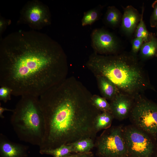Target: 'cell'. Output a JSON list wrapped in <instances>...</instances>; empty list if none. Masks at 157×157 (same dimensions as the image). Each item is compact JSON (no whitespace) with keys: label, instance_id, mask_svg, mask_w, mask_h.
I'll return each mask as SVG.
<instances>
[{"label":"cell","instance_id":"6da1fadb","mask_svg":"<svg viewBox=\"0 0 157 157\" xmlns=\"http://www.w3.org/2000/svg\"><path fill=\"white\" fill-rule=\"evenodd\" d=\"M66 55L61 45L37 31L12 33L0 42V86L12 95L39 97L66 78Z\"/></svg>","mask_w":157,"mask_h":157},{"label":"cell","instance_id":"7a4b0ae2","mask_svg":"<svg viewBox=\"0 0 157 157\" xmlns=\"http://www.w3.org/2000/svg\"><path fill=\"white\" fill-rule=\"evenodd\" d=\"M92 95L73 77L66 78L39 97L45 131L40 149H54L86 138L95 140V118L101 112Z\"/></svg>","mask_w":157,"mask_h":157},{"label":"cell","instance_id":"3957f363","mask_svg":"<svg viewBox=\"0 0 157 157\" xmlns=\"http://www.w3.org/2000/svg\"><path fill=\"white\" fill-rule=\"evenodd\" d=\"M86 65L96 76L106 77L115 85L120 92L134 98L147 90L156 91L147 72L137 55L131 52L105 55L94 52Z\"/></svg>","mask_w":157,"mask_h":157},{"label":"cell","instance_id":"277c9868","mask_svg":"<svg viewBox=\"0 0 157 157\" xmlns=\"http://www.w3.org/2000/svg\"><path fill=\"white\" fill-rule=\"evenodd\" d=\"M21 97L13 109L11 124L20 140L40 147L44 140L45 128L39 97Z\"/></svg>","mask_w":157,"mask_h":157},{"label":"cell","instance_id":"5b68a950","mask_svg":"<svg viewBox=\"0 0 157 157\" xmlns=\"http://www.w3.org/2000/svg\"><path fill=\"white\" fill-rule=\"evenodd\" d=\"M129 115L138 128L154 138L157 136V104L143 94L135 97Z\"/></svg>","mask_w":157,"mask_h":157},{"label":"cell","instance_id":"8992f818","mask_svg":"<svg viewBox=\"0 0 157 157\" xmlns=\"http://www.w3.org/2000/svg\"><path fill=\"white\" fill-rule=\"evenodd\" d=\"M95 146L102 157H120L127 151L123 131L119 127L106 129L96 138Z\"/></svg>","mask_w":157,"mask_h":157},{"label":"cell","instance_id":"52a82bcc","mask_svg":"<svg viewBox=\"0 0 157 157\" xmlns=\"http://www.w3.org/2000/svg\"><path fill=\"white\" fill-rule=\"evenodd\" d=\"M19 22L28 25L32 30H40L51 24L49 9L38 0L28 1L20 11Z\"/></svg>","mask_w":157,"mask_h":157},{"label":"cell","instance_id":"ba28073f","mask_svg":"<svg viewBox=\"0 0 157 157\" xmlns=\"http://www.w3.org/2000/svg\"><path fill=\"white\" fill-rule=\"evenodd\" d=\"M123 133L127 151L135 157H151L154 147L148 134L132 126L126 128Z\"/></svg>","mask_w":157,"mask_h":157},{"label":"cell","instance_id":"9c48e42d","mask_svg":"<svg viewBox=\"0 0 157 157\" xmlns=\"http://www.w3.org/2000/svg\"><path fill=\"white\" fill-rule=\"evenodd\" d=\"M91 46L94 53L110 55L118 53L119 43L112 33L102 28L94 29L91 34Z\"/></svg>","mask_w":157,"mask_h":157},{"label":"cell","instance_id":"30bf717a","mask_svg":"<svg viewBox=\"0 0 157 157\" xmlns=\"http://www.w3.org/2000/svg\"><path fill=\"white\" fill-rule=\"evenodd\" d=\"M134 98L128 95L119 92L110 101V111L114 118L123 119L130 115Z\"/></svg>","mask_w":157,"mask_h":157},{"label":"cell","instance_id":"8fae6325","mask_svg":"<svg viewBox=\"0 0 157 157\" xmlns=\"http://www.w3.org/2000/svg\"><path fill=\"white\" fill-rule=\"evenodd\" d=\"M28 149L27 146L12 142L0 134V157H26Z\"/></svg>","mask_w":157,"mask_h":157},{"label":"cell","instance_id":"7c38bea8","mask_svg":"<svg viewBox=\"0 0 157 157\" xmlns=\"http://www.w3.org/2000/svg\"><path fill=\"white\" fill-rule=\"evenodd\" d=\"M141 16L132 6H128L124 8L120 24L121 29L125 35L130 36L135 32Z\"/></svg>","mask_w":157,"mask_h":157},{"label":"cell","instance_id":"4fadbf2b","mask_svg":"<svg viewBox=\"0 0 157 157\" xmlns=\"http://www.w3.org/2000/svg\"><path fill=\"white\" fill-rule=\"evenodd\" d=\"M96 77L100 93L106 100L111 101L120 92L115 85L106 77L102 76Z\"/></svg>","mask_w":157,"mask_h":157},{"label":"cell","instance_id":"5bb4252c","mask_svg":"<svg viewBox=\"0 0 157 157\" xmlns=\"http://www.w3.org/2000/svg\"><path fill=\"white\" fill-rule=\"evenodd\" d=\"M140 56L143 60L157 56V37L153 33L150 39L144 42L140 50Z\"/></svg>","mask_w":157,"mask_h":157},{"label":"cell","instance_id":"9a60e30c","mask_svg":"<svg viewBox=\"0 0 157 157\" xmlns=\"http://www.w3.org/2000/svg\"><path fill=\"white\" fill-rule=\"evenodd\" d=\"M122 16L120 11L115 6H109L104 15V22L109 27L115 28L121 24Z\"/></svg>","mask_w":157,"mask_h":157},{"label":"cell","instance_id":"2e32d148","mask_svg":"<svg viewBox=\"0 0 157 157\" xmlns=\"http://www.w3.org/2000/svg\"><path fill=\"white\" fill-rule=\"evenodd\" d=\"M113 118L110 112H103L99 114L95 118L94 123L96 132L102 129L110 128Z\"/></svg>","mask_w":157,"mask_h":157},{"label":"cell","instance_id":"e0dca14e","mask_svg":"<svg viewBox=\"0 0 157 157\" xmlns=\"http://www.w3.org/2000/svg\"><path fill=\"white\" fill-rule=\"evenodd\" d=\"M102 8V6L99 5L85 12L81 21L82 26L90 25L98 20L101 15Z\"/></svg>","mask_w":157,"mask_h":157},{"label":"cell","instance_id":"ac0fdd59","mask_svg":"<svg viewBox=\"0 0 157 157\" xmlns=\"http://www.w3.org/2000/svg\"><path fill=\"white\" fill-rule=\"evenodd\" d=\"M70 144L72 146L73 152L83 153L90 152L95 147V142L94 140L92 139L86 138L78 140Z\"/></svg>","mask_w":157,"mask_h":157},{"label":"cell","instance_id":"d6986e66","mask_svg":"<svg viewBox=\"0 0 157 157\" xmlns=\"http://www.w3.org/2000/svg\"><path fill=\"white\" fill-rule=\"evenodd\" d=\"M40 152L42 154L50 155L53 157H63L71 155L73 150L71 144H63L54 149H40Z\"/></svg>","mask_w":157,"mask_h":157},{"label":"cell","instance_id":"ffe728a7","mask_svg":"<svg viewBox=\"0 0 157 157\" xmlns=\"http://www.w3.org/2000/svg\"><path fill=\"white\" fill-rule=\"evenodd\" d=\"M144 7H142L141 16L140 21L135 31V37L142 39L144 42L148 41L150 39L153 33L149 32L147 30L143 20Z\"/></svg>","mask_w":157,"mask_h":157},{"label":"cell","instance_id":"44dd1931","mask_svg":"<svg viewBox=\"0 0 157 157\" xmlns=\"http://www.w3.org/2000/svg\"><path fill=\"white\" fill-rule=\"evenodd\" d=\"M91 101L93 105L100 111L110 112V104L103 97L97 95H92Z\"/></svg>","mask_w":157,"mask_h":157},{"label":"cell","instance_id":"7402d4cb","mask_svg":"<svg viewBox=\"0 0 157 157\" xmlns=\"http://www.w3.org/2000/svg\"><path fill=\"white\" fill-rule=\"evenodd\" d=\"M12 90L8 87L5 86L0 88V100L4 103H6L11 99Z\"/></svg>","mask_w":157,"mask_h":157},{"label":"cell","instance_id":"603a6c76","mask_svg":"<svg viewBox=\"0 0 157 157\" xmlns=\"http://www.w3.org/2000/svg\"><path fill=\"white\" fill-rule=\"evenodd\" d=\"M144 42L143 40L141 38H135L133 39L131 42V53L137 55Z\"/></svg>","mask_w":157,"mask_h":157},{"label":"cell","instance_id":"cb8c5ba5","mask_svg":"<svg viewBox=\"0 0 157 157\" xmlns=\"http://www.w3.org/2000/svg\"><path fill=\"white\" fill-rule=\"evenodd\" d=\"M152 7L153 10L150 17L149 23L151 27L156 28L157 26V0L154 2Z\"/></svg>","mask_w":157,"mask_h":157},{"label":"cell","instance_id":"d4e9b609","mask_svg":"<svg viewBox=\"0 0 157 157\" xmlns=\"http://www.w3.org/2000/svg\"><path fill=\"white\" fill-rule=\"evenodd\" d=\"M10 23V20L6 19L3 17L0 16V35H2L6 29L7 26Z\"/></svg>","mask_w":157,"mask_h":157},{"label":"cell","instance_id":"484cf974","mask_svg":"<svg viewBox=\"0 0 157 157\" xmlns=\"http://www.w3.org/2000/svg\"><path fill=\"white\" fill-rule=\"evenodd\" d=\"M11 111L12 112L13 111V109H8L6 108L2 107L1 106H0V117L1 118H4V116L3 115V113L5 111Z\"/></svg>","mask_w":157,"mask_h":157},{"label":"cell","instance_id":"4316f807","mask_svg":"<svg viewBox=\"0 0 157 157\" xmlns=\"http://www.w3.org/2000/svg\"><path fill=\"white\" fill-rule=\"evenodd\" d=\"M91 153L90 152L88 153H84L78 157H91Z\"/></svg>","mask_w":157,"mask_h":157},{"label":"cell","instance_id":"83f0119b","mask_svg":"<svg viewBox=\"0 0 157 157\" xmlns=\"http://www.w3.org/2000/svg\"><path fill=\"white\" fill-rule=\"evenodd\" d=\"M82 154L83 153H76L75 154H71L69 156L63 157H78Z\"/></svg>","mask_w":157,"mask_h":157},{"label":"cell","instance_id":"f1b7e54d","mask_svg":"<svg viewBox=\"0 0 157 157\" xmlns=\"http://www.w3.org/2000/svg\"><path fill=\"white\" fill-rule=\"evenodd\" d=\"M156 36L157 37V26L156 27Z\"/></svg>","mask_w":157,"mask_h":157},{"label":"cell","instance_id":"f546056e","mask_svg":"<svg viewBox=\"0 0 157 157\" xmlns=\"http://www.w3.org/2000/svg\"></svg>","mask_w":157,"mask_h":157}]
</instances>
